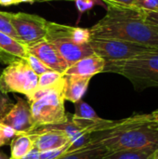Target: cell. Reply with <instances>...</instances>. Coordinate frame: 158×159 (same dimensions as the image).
<instances>
[{
    "label": "cell",
    "mask_w": 158,
    "mask_h": 159,
    "mask_svg": "<svg viewBox=\"0 0 158 159\" xmlns=\"http://www.w3.org/2000/svg\"><path fill=\"white\" fill-rule=\"evenodd\" d=\"M91 143L103 147L108 154L123 150L158 148V123L151 114H137L120 120H111L108 127L91 135Z\"/></svg>",
    "instance_id": "cell-1"
},
{
    "label": "cell",
    "mask_w": 158,
    "mask_h": 159,
    "mask_svg": "<svg viewBox=\"0 0 158 159\" xmlns=\"http://www.w3.org/2000/svg\"><path fill=\"white\" fill-rule=\"evenodd\" d=\"M91 38L116 39L158 47V30L135 7L107 5L106 14L90 29Z\"/></svg>",
    "instance_id": "cell-2"
},
{
    "label": "cell",
    "mask_w": 158,
    "mask_h": 159,
    "mask_svg": "<svg viewBox=\"0 0 158 159\" xmlns=\"http://www.w3.org/2000/svg\"><path fill=\"white\" fill-rule=\"evenodd\" d=\"M64 75L54 86L48 88H37L27 96L30 104L34 130L37 128L62 124L69 117L64 108Z\"/></svg>",
    "instance_id": "cell-3"
},
{
    "label": "cell",
    "mask_w": 158,
    "mask_h": 159,
    "mask_svg": "<svg viewBox=\"0 0 158 159\" xmlns=\"http://www.w3.org/2000/svg\"><path fill=\"white\" fill-rule=\"evenodd\" d=\"M103 72H110L128 78L137 91L158 88V50L131 59L105 61Z\"/></svg>",
    "instance_id": "cell-4"
},
{
    "label": "cell",
    "mask_w": 158,
    "mask_h": 159,
    "mask_svg": "<svg viewBox=\"0 0 158 159\" xmlns=\"http://www.w3.org/2000/svg\"><path fill=\"white\" fill-rule=\"evenodd\" d=\"M38 87V75L31 69L25 59L10 62L0 75V90L3 93L16 92L26 97Z\"/></svg>",
    "instance_id": "cell-5"
},
{
    "label": "cell",
    "mask_w": 158,
    "mask_h": 159,
    "mask_svg": "<svg viewBox=\"0 0 158 159\" xmlns=\"http://www.w3.org/2000/svg\"><path fill=\"white\" fill-rule=\"evenodd\" d=\"M88 44L90 45L94 53L102 57L105 61L128 60L144 53L158 50V47L116 39L91 38Z\"/></svg>",
    "instance_id": "cell-6"
},
{
    "label": "cell",
    "mask_w": 158,
    "mask_h": 159,
    "mask_svg": "<svg viewBox=\"0 0 158 159\" xmlns=\"http://www.w3.org/2000/svg\"><path fill=\"white\" fill-rule=\"evenodd\" d=\"M47 20L44 18L23 12L12 13L11 23L16 30L19 39L27 48L46 40Z\"/></svg>",
    "instance_id": "cell-7"
},
{
    "label": "cell",
    "mask_w": 158,
    "mask_h": 159,
    "mask_svg": "<svg viewBox=\"0 0 158 159\" xmlns=\"http://www.w3.org/2000/svg\"><path fill=\"white\" fill-rule=\"evenodd\" d=\"M0 124L11 128L18 134L33 131L34 125L29 102L22 99H18L16 104L7 113L0 116Z\"/></svg>",
    "instance_id": "cell-8"
},
{
    "label": "cell",
    "mask_w": 158,
    "mask_h": 159,
    "mask_svg": "<svg viewBox=\"0 0 158 159\" xmlns=\"http://www.w3.org/2000/svg\"><path fill=\"white\" fill-rule=\"evenodd\" d=\"M27 134H29L34 147L39 152L60 148L67 144L71 145L70 139L64 131L49 126L37 128Z\"/></svg>",
    "instance_id": "cell-9"
},
{
    "label": "cell",
    "mask_w": 158,
    "mask_h": 159,
    "mask_svg": "<svg viewBox=\"0 0 158 159\" xmlns=\"http://www.w3.org/2000/svg\"><path fill=\"white\" fill-rule=\"evenodd\" d=\"M28 52L38 58L50 70L60 74L63 75L69 67L54 46L47 40L40 41L28 47Z\"/></svg>",
    "instance_id": "cell-10"
},
{
    "label": "cell",
    "mask_w": 158,
    "mask_h": 159,
    "mask_svg": "<svg viewBox=\"0 0 158 159\" xmlns=\"http://www.w3.org/2000/svg\"><path fill=\"white\" fill-rule=\"evenodd\" d=\"M56 39H69L76 44H88L91 39V34L89 29L87 28L74 27L48 21L46 40L53 41Z\"/></svg>",
    "instance_id": "cell-11"
},
{
    "label": "cell",
    "mask_w": 158,
    "mask_h": 159,
    "mask_svg": "<svg viewBox=\"0 0 158 159\" xmlns=\"http://www.w3.org/2000/svg\"><path fill=\"white\" fill-rule=\"evenodd\" d=\"M48 42L54 46L69 67L81 59L94 54V51L88 43L76 44L69 39H56Z\"/></svg>",
    "instance_id": "cell-12"
},
{
    "label": "cell",
    "mask_w": 158,
    "mask_h": 159,
    "mask_svg": "<svg viewBox=\"0 0 158 159\" xmlns=\"http://www.w3.org/2000/svg\"><path fill=\"white\" fill-rule=\"evenodd\" d=\"M105 67V61L97 54H92L76 61L65 71L63 75L90 76L102 73Z\"/></svg>",
    "instance_id": "cell-13"
},
{
    "label": "cell",
    "mask_w": 158,
    "mask_h": 159,
    "mask_svg": "<svg viewBox=\"0 0 158 159\" xmlns=\"http://www.w3.org/2000/svg\"><path fill=\"white\" fill-rule=\"evenodd\" d=\"M90 79V76L64 75V100L74 103H76L79 101H81L82 97L85 95L88 89Z\"/></svg>",
    "instance_id": "cell-14"
},
{
    "label": "cell",
    "mask_w": 158,
    "mask_h": 159,
    "mask_svg": "<svg viewBox=\"0 0 158 159\" xmlns=\"http://www.w3.org/2000/svg\"><path fill=\"white\" fill-rule=\"evenodd\" d=\"M28 48L16 38L0 32V57L7 59L9 63L18 59H26Z\"/></svg>",
    "instance_id": "cell-15"
},
{
    "label": "cell",
    "mask_w": 158,
    "mask_h": 159,
    "mask_svg": "<svg viewBox=\"0 0 158 159\" xmlns=\"http://www.w3.org/2000/svg\"><path fill=\"white\" fill-rule=\"evenodd\" d=\"M107 154L108 152L103 147L90 142L88 145L78 150L65 153L56 159H102Z\"/></svg>",
    "instance_id": "cell-16"
},
{
    "label": "cell",
    "mask_w": 158,
    "mask_h": 159,
    "mask_svg": "<svg viewBox=\"0 0 158 159\" xmlns=\"http://www.w3.org/2000/svg\"><path fill=\"white\" fill-rule=\"evenodd\" d=\"M34 147L33 142L27 133L16 135L11 142V157L12 158L20 159Z\"/></svg>",
    "instance_id": "cell-17"
},
{
    "label": "cell",
    "mask_w": 158,
    "mask_h": 159,
    "mask_svg": "<svg viewBox=\"0 0 158 159\" xmlns=\"http://www.w3.org/2000/svg\"><path fill=\"white\" fill-rule=\"evenodd\" d=\"M153 151L123 150L107 154L102 159H150Z\"/></svg>",
    "instance_id": "cell-18"
},
{
    "label": "cell",
    "mask_w": 158,
    "mask_h": 159,
    "mask_svg": "<svg viewBox=\"0 0 158 159\" xmlns=\"http://www.w3.org/2000/svg\"><path fill=\"white\" fill-rule=\"evenodd\" d=\"M75 104V113L72 116V120H89L98 117L95 111L87 102L79 101Z\"/></svg>",
    "instance_id": "cell-19"
},
{
    "label": "cell",
    "mask_w": 158,
    "mask_h": 159,
    "mask_svg": "<svg viewBox=\"0 0 158 159\" xmlns=\"http://www.w3.org/2000/svg\"><path fill=\"white\" fill-rule=\"evenodd\" d=\"M11 17H12V13L0 11V32L8 34L9 36L16 38L20 41L16 30L14 29L11 23Z\"/></svg>",
    "instance_id": "cell-20"
},
{
    "label": "cell",
    "mask_w": 158,
    "mask_h": 159,
    "mask_svg": "<svg viewBox=\"0 0 158 159\" xmlns=\"http://www.w3.org/2000/svg\"><path fill=\"white\" fill-rule=\"evenodd\" d=\"M63 75L55 71H48L38 75V87L37 88H48L57 84Z\"/></svg>",
    "instance_id": "cell-21"
},
{
    "label": "cell",
    "mask_w": 158,
    "mask_h": 159,
    "mask_svg": "<svg viewBox=\"0 0 158 159\" xmlns=\"http://www.w3.org/2000/svg\"><path fill=\"white\" fill-rule=\"evenodd\" d=\"M25 60H26L27 63L29 64V66L31 67V69L37 75H42V74H44L46 72H48V71H52L44 62H42L38 58H36L33 54H30L29 53Z\"/></svg>",
    "instance_id": "cell-22"
},
{
    "label": "cell",
    "mask_w": 158,
    "mask_h": 159,
    "mask_svg": "<svg viewBox=\"0 0 158 159\" xmlns=\"http://www.w3.org/2000/svg\"><path fill=\"white\" fill-rule=\"evenodd\" d=\"M70 144H67L65 146L60 147V148H56V149H52V150H47V151H43L40 152V159H56L60 157L61 156H62L63 154H65L67 152V150L69 149Z\"/></svg>",
    "instance_id": "cell-23"
},
{
    "label": "cell",
    "mask_w": 158,
    "mask_h": 159,
    "mask_svg": "<svg viewBox=\"0 0 158 159\" xmlns=\"http://www.w3.org/2000/svg\"><path fill=\"white\" fill-rule=\"evenodd\" d=\"M134 7L145 11H158V0H135Z\"/></svg>",
    "instance_id": "cell-24"
},
{
    "label": "cell",
    "mask_w": 158,
    "mask_h": 159,
    "mask_svg": "<svg viewBox=\"0 0 158 159\" xmlns=\"http://www.w3.org/2000/svg\"><path fill=\"white\" fill-rule=\"evenodd\" d=\"M74 1L80 13H83L92 8L96 4H98V0H74Z\"/></svg>",
    "instance_id": "cell-25"
},
{
    "label": "cell",
    "mask_w": 158,
    "mask_h": 159,
    "mask_svg": "<svg viewBox=\"0 0 158 159\" xmlns=\"http://www.w3.org/2000/svg\"><path fill=\"white\" fill-rule=\"evenodd\" d=\"M143 13H144L145 20L148 23L156 26L158 30V11H145V10H143Z\"/></svg>",
    "instance_id": "cell-26"
},
{
    "label": "cell",
    "mask_w": 158,
    "mask_h": 159,
    "mask_svg": "<svg viewBox=\"0 0 158 159\" xmlns=\"http://www.w3.org/2000/svg\"><path fill=\"white\" fill-rule=\"evenodd\" d=\"M103 1L106 5H117V6H128L134 7L135 0H101Z\"/></svg>",
    "instance_id": "cell-27"
},
{
    "label": "cell",
    "mask_w": 158,
    "mask_h": 159,
    "mask_svg": "<svg viewBox=\"0 0 158 159\" xmlns=\"http://www.w3.org/2000/svg\"><path fill=\"white\" fill-rule=\"evenodd\" d=\"M20 159H40V152L36 148L33 147L23 157H21Z\"/></svg>",
    "instance_id": "cell-28"
},
{
    "label": "cell",
    "mask_w": 158,
    "mask_h": 159,
    "mask_svg": "<svg viewBox=\"0 0 158 159\" xmlns=\"http://www.w3.org/2000/svg\"><path fill=\"white\" fill-rule=\"evenodd\" d=\"M0 5L3 7H8L12 5H19V0H0Z\"/></svg>",
    "instance_id": "cell-29"
},
{
    "label": "cell",
    "mask_w": 158,
    "mask_h": 159,
    "mask_svg": "<svg viewBox=\"0 0 158 159\" xmlns=\"http://www.w3.org/2000/svg\"><path fill=\"white\" fill-rule=\"evenodd\" d=\"M7 138L5 137V135H4V133H3V131L1 130V129H0V147L1 146H3L6 143H7Z\"/></svg>",
    "instance_id": "cell-30"
},
{
    "label": "cell",
    "mask_w": 158,
    "mask_h": 159,
    "mask_svg": "<svg viewBox=\"0 0 158 159\" xmlns=\"http://www.w3.org/2000/svg\"><path fill=\"white\" fill-rule=\"evenodd\" d=\"M150 159H158V148L153 152V154H152Z\"/></svg>",
    "instance_id": "cell-31"
},
{
    "label": "cell",
    "mask_w": 158,
    "mask_h": 159,
    "mask_svg": "<svg viewBox=\"0 0 158 159\" xmlns=\"http://www.w3.org/2000/svg\"><path fill=\"white\" fill-rule=\"evenodd\" d=\"M152 116H153L154 119L158 123V109L157 110H156V111H154V112L152 113Z\"/></svg>",
    "instance_id": "cell-32"
},
{
    "label": "cell",
    "mask_w": 158,
    "mask_h": 159,
    "mask_svg": "<svg viewBox=\"0 0 158 159\" xmlns=\"http://www.w3.org/2000/svg\"><path fill=\"white\" fill-rule=\"evenodd\" d=\"M34 2H36V1L35 0H19V4H20V3H30V4H33Z\"/></svg>",
    "instance_id": "cell-33"
},
{
    "label": "cell",
    "mask_w": 158,
    "mask_h": 159,
    "mask_svg": "<svg viewBox=\"0 0 158 159\" xmlns=\"http://www.w3.org/2000/svg\"><path fill=\"white\" fill-rule=\"evenodd\" d=\"M0 159H8V157L5 154H3V153L0 152Z\"/></svg>",
    "instance_id": "cell-34"
},
{
    "label": "cell",
    "mask_w": 158,
    "mask_h": 159,
    "mask_svg": "<svg viewBox=\"0 0 158 159\" xmlns=\"http://www.w3.org/2000/svg\"><path fill=\"white\" fill-rule=\"evenodd\" d=\"M36 2H47V1H60V0H35ZM70 1V0H68Z\"/></svg>",
    "instance_id": "cell-35"
},
{
    "label": "cell",
    "mask_w": 158,
    "mask_h": 159,
    "mask_svg": "<svg viewBox=\"0 0 158 159\" xmlns=\"http://www.w3.org/2000/svg\"><path fill=\"white\" fill-rule=\"evenodd\" d=\"M8 159H15V158H12V157H10V158H8Z\"/></svg>",
    "instance_id": "cell-36"
}]
</instances>
